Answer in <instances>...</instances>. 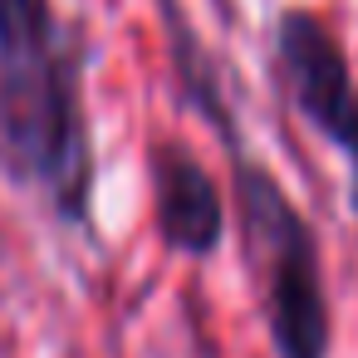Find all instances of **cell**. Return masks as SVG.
<instances>
[{
    "label": "cell",
    "instance_id": "obj_1",
    "mask_svg": "<svg viewBox=\"0 0 358 358\" xmlns=\"http://www.w3.org/2000/svg\"><path fill=\"white\" fill-rule=\"evenodd\" d=\"M89 45L74 25L25 59H0V177L50 201L69 226L94 221V138L84 108Z\"/></svg>",
    "mask_w": 358,
    "mask_h": 358
},
{
    "label": "cell",
    "instance_id": "obj_2",
    "mask_svg": "<svg viewBox=\"0 0 358 358\" xmlns=\"http://www.w3.org/2000/svg\"><path fill=\"white\" fill-rule=\"evenodd\" d=\"M231 187H236L245 265L260 289V314H265L275 358H329L334 314H329L314 226L289 201L280 177L245 152H231Z\"/></svg>",
    "mask_w": 358,
    "mask_h": 358
},
{
    "label": "cell",
    "instance_id": "obj_3",
    "mask_svg": "<svg viewBox=\"0 0 358 358\" xmlns=\"http://www.w3.org/2000/svg\"><path fill=\"white\" fill-rule=\"evenodd\" d=\"M148 192H152V226L167 250L192 260H206L221 250L226 196L187 143L157 138L148 148Z\"/></svg>",
    "mask_w": 358,
    "mask_h": 358
},
{
    "label": "cell",
    "instance_id": "obj_4",
    "mask_svg": "<svg viewBox=\"0 0 358 358\" xmlns=\"http://www.w3.org/2000/svg\"><path fill=\"white\" fill-rule=\"evenodd\" d=\"M275 59L299 118L314 133H329L358 94L348 74V55L334 40V30L309 10H285L275 25Z\"/></svg>",
    "mask_w": 358,
    "mask_h": 358
},
{
    "label": "cell",
    "instance_id": "obj_5",
    "mask_svg": "<svg viewBox=\"0 0 358 358\" xmlns=\"http://www.w3.org/2000/svg\"><path fill=\"white\" fill-rule=\"evenodd\" d=\"M157 10H162V20H167V45H172V74H177V89H182V99L221 133V143H226V152H241V133H236V118H231V108H226V94H221V79H216V69H211V59H206V50L196 45V35H192V20L177 10V0H157Z\"/></svg>",
    "mask_w": 358,
    "mask_h": 358
},
{
    "label": "cell",
    "instance_id": "obj_6",
    "mask_svg": "<svg viewBox=\"0 0 358 358\" xmlns=\"http://www.w3.org/2000/svg\"><path fill=\"white\" fill-rule=\"evenodd\" d=\"M64 35L55 0H0V59H25Z\"/></svg>",
    "mask_w": 358,
    "mask_h": 358
},
{
    "label": "cell",
    "instance_id": "obj_7",
    "mask_svg": "<svg viewBox=\"0 0 358 358\" xmlns=\"http://www.w3.org/2000/svg\"><path fill=\"white\" fill-rule=\"evenodd\" d=\"M343 157H348V167H353V187H348V206H353V216H358V94H353V103H348V113L324 133Z\"/></svg>",
    "mask_w": 358,
    "mask_h": 358
}]
</instances>
